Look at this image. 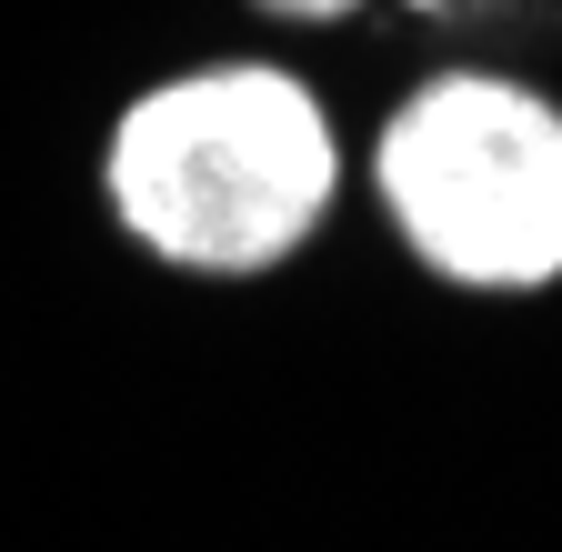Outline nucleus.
Returning <instances> with one entry per match:
<instances>
[{
    "label": "nucleus",
    "mask_w": 562,
    "mask_h": 552,
    "mask_svg": "<svg viewBox=\"0 0 562 552\" xmlns=\"http://www.w3.org/2000/svg\"><path fill=\"white\" fill-rule=\"evenodd\" d=\"M382 212L462 292L562 282V111L522 81L442 71L382 121Z\"/></svg>",
    "instance_id": "obj_2"
},
{
    "label": "nucleus",
    "mask_w": 562,
    "mask_h": 552,
    "mask_svg": "<svg viewBox=\"0 0 562 552\" xmlns=\"http://www.w3.org/2000/svg\"><path fill=\"white\" fill-rule=\"evenodd\" d=\"M331 111L261 60L161 81L111 131V212L181 271H271L331 212Z\"/></svg>",
    "instance_id": "obj_1"
},
{
    "label": "nucleus",
    "mask_w": 562,
    "mask_h": 552,
    "mask_svg": "<svg viewBox=\"0 0 562 552\" xmlns=\"http://www.w3.org/2000/svg\"><path fill=\"white\" fill-rule=\"evenodd\" d=\"M422 21H472V11H503V0H412Z\"/></svg>",
    "instance_id": "obj_4"
},
{
    "label": "nucleus",
    "mask_w": 562,
    "mask_h": 552,
    "mask_svg": "<svg viewBox=\"0 0 562 552\" xmlns=\"http://www.w3.org/2000/svg\"><path fill=\"white\" fill-rule=\"evenodd\" d=\"M271 21H341V11H362V0H261Z\"/></svg>",
    "instance_id": "obj_3"
}]
</instances>
